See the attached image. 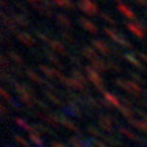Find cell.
<instances>
[{"mask_svg":"<svg viewBox=\"0 0 147 147\" xmlns=\"http://www.w3.org/2000/svg\"><path fill=\"white\" fill-rule=\"evenodd\" d=\"M78 8L82 12H84V14H87L90 16H95L98 14H101L100 7H98V4L95 3L94 0H79Z\"/></svg>","mask_w":147,"mask_h":147,"instance_id":"cell-3","label":"cell"},{"mask_svg":"<svg viewBox=\"0 0 147 147\" xmlns=\"http://www.w3.org/2000/svg\"><path fill=\"white\" fill-rule=\"evenodd\" d=\"M1 21H3V26L8 30V33H18V29H16L15 21L11 18V15H7L4 10H1Z\"/></svg>","mask_w":147,"mask_h":147,"instance_id":"cell-6","label":"cell"},{"mask_svg":"<svg viewBox=\"0 0 147 147\" xmlns=\"http://www.w3.org/2000/svg\"><path fill=\"white\" fill-rule=\"evenodd\" d=\"M115 1H117L119 4H120V3H123V0H115Z\"/></svg>","mask_w":147,"mask_h":147,"instance_id":"cell-61","label":"cell"},{"mask_svg":"<svg viewBox=\"0 0 147 147\" xmlns=\"http://www.w3.org/2000/svg\"><path fill=\"white\" fill-rule=\"evenodd\" d=\"M102 139H104V142H105L108 146H110V147H123L124 146V144L121 143V140H119V139L115 138L113 135H104Z\"/></svg>","mask_w":147,"mask_h":147,"instance_id":"cell-26","label":"cell"},{"mask_svg":"<svg viewBox=\"0 0 147 147\" xmlns=\"http://www.w3.org/2000/svg\"><path fill=\"white\" fill-rule=\"evenodd\" d=\"M51 147H67V146H65V144H63V143H60V142H52Z\"/></svg>","mask_w":147,"mask_h":147,"instance_id":"cell-57","label":"cell"},{"mask_svg":"<svg viewBox=\"0 0 147 147\" xmlns=\"http://www.w3.org/2000/svg\"><path fill=\"white\" fill-rule=\"evenodd\" d=\"M14 140L22 147H30V142H27L26 139L22 138L21 135H14Z\"/></svg>","mask_w":147,"mask_h":147,"instance_id":"cell-44","label":"cell"},{"mask_svg":"<svg viewBox=\"0 0 147 147\" xmlns=\"http://www.w3.org/2000/svg\"><path fill=\"white\" fill-rule=\"evenodd\" d=\"M68 140L72 147H84V140L80 136H71Z\"/></svg>","mask_w":147,"mask_h":147,"instance_id":"cell-40","label":"cell"},{"mask_svg":"<svg viewBox=\"0 0 147 147\" xmlns=\"http://www.w3.org/2000/svg\"><path fill=\"white\" fill-rule=\"evenodd\" d=\"M33 7H34V10H36V11H38L40 14H42V15L48 16V18H52V16H53L52 8H49V7H45V5H42L41 3H40V4L34 3V4H33Z\"/></svg>","mask_w":147,"mask_h":147,"instance_id":"cell-30","label":"cell"},{"mask_svg":"<svg viewBox=\"0 0 147 147\" xmlns=\"http://www.w3.org/2000/svg\"><path fill=\"white\" fill-rule=\"evenodd\" d=\"M11 18L15 21V23L18 26H22V27H27L29 26V21H27V18L23 14H16V12H11L10 14Z\"/></svg>","mask_w":147,"mask_h":147,"instance_id":"cell-22","label":"cell"},{"mask_svg":"<svg viewBox=\"0 0 147 147\" xmlns=\"http://www.w3.org/2000/svg\"><path fill=\"white\" fill-rule=\"evenodd\" d=\"M90 142L94 144V147H110V146H108L105 142H101V140L95 139V138H90Z\"/></svg>","mask_w":147,"mask_h":147,"instance_id":"cell-49","label":"cell"},{"mask_svg":"<svg viewBox=\"0 0 147 147\" xmlns=\"http://www.w3.org/2000/svg\"><path fill=\"white\" fill-rule=\"evenodd\" d=\"M37 36H38V38L41 40V41L44 42H47V44H49V42L52 41V38L48 36V34H45V33H42V32H37Z\"/></svg>","mask_w":147,"mask_h":147,"instance_id":"cell-47","label":"cell"},{"mask_svg":"<svg viewBox=\"0 0 147 147\" xmlns=\"http://www.w3.org/2000/svg\"><path fill=\"white\" fill-rule=\"evenodd\" d=\"M40 71H41L48 79H55L56 78V68H51L45 64H40Z\"/></svg>","mask_w":147,"mask_h":147,"instance_id":"cell-31","label":"cell"},{"mask_svg":"<svg viewBox=\"0 0 147 147\" xmlns=\"http://www.w3.org/2000/svg\"><path fill=\"white\" fill-rule=\"evenodd\" d=\"M146 95H147V93H146ZM144 108H147V101H144Z\"/></svg>","mask_w":147,"mask_h":147,"instance_id":"cell-62","label":"cell"},{"mask_svg":"<svg viewBox=\"0 0 147 147\" xmlns=\"http://www.w3.org/2000/svg\"><path fill=\"white\" fill-rule=\"evenodd\" d=\"M29 139H30V142H33V144L37 147H45V142H44V139L41 138V135L38 134V132L33 131L29 134Z\"/></svg>","mask_w":147,"mask_h":147,"instance_id":"cell-21","label":"cell"},{"mask_svg":"<svg viewBox=\"0 0 147 147\" xmlns=\"http://www.w3.org/2000/svg\"><path fill=\"white\" fill-rule=\"evenodd\" d=\"M11 72L14 74V75H16V76H25V74H23V71H22V67H18V65H12Z\"/></svg>","mask_w":147,"mask_h":147,"instance_id":"cell-48","label":"cell"},{"mask_svg":"<svg viewBox=\"0 0 147 147\" xmlns=\"http://www.w3.org/2000/svg\"><path fill=\"white\" fill-rule=\"evenodd\" d=\"M60 36H61V38H63L64 41L67 42V44H71V45H74L75 44V37L71 34V33H68V32H65V29H63L61 32H60Z\"/></svg>","mask_w":147,"mask_h":147,"instance_id":"cell-39","label":"cell"},{"mask_svg":"<svg viewBox=\"0 0 147 147\" xmlns=\"http://www.w3.org/2000/svg\"><path fill=\"white\" fill-rule=\"evenodd\" d=\"M78 21H79V23H80V26L83 27L84 30H87L90 34H98V26H97V25H94L91 21H89L87 18L80 16Z\"/></svg>","mask_w":147,"mask_h":147,"instance_id":"cell-12","label":"cell"},{"mask_svg":"<svg viewBox=\"0 0 147 147\" xmlns=\"http://www.w3.org/2000/svg\"><path fill=\"white\" fill-rule=\"evenodd\" d=\"M135 1L140 5H147V0H135Z\"/></svg>","mask_w":147,"mask_h":147,"instance_id":"cell-58","label":"cell"},{"mask_svg":"<svg viewBox=\"0 0 147 147\" xmlns=\"http://www.w3.org/2000/svg\"><path fill=\"white\" fill-rule=\"evenodd\" d=\"M42 52L45 53L47 59L49 60V61H51V63L56 65V68H59V69H63V68H64V65L61 64V61L59 60V57L56 56V55H55V52H53V51L48 49V48H44V49H42Z\"/></svg>","mask_w":147,"mask_h":147,"instance_id":"cell-13","label":"cell"},{"mask_svg":"<svg viewBox=\"0 0 147 147\" xmlns=\"http://www.w3.org/2000/svg\"><path fill=\"white\" fill-rule=\"evenodd\" d=\"M93 47L97 52L102 55V56H109L113 53V49H112V45H109L108 42H105L104 40H93L91 41Z\"/></svg>","mask_w":147,"mask_h":147,"instance_id":"cell-5","label":"cell"},{"mask_svg":"<svg viewBox=\"0 0 147 147\" xmlns=\"http://www.w3.org/2000/svg\"><path fill=\"white\" fill-rule=\"evenodd\" d=\"M44 95L56 106H63V101L60 100V97H59L57 94H55V93H52V91H49V90L45 89L44 90Z\"/></svg>","mask_w":147,"mask_h":147,"instance_id":"cell-24","label":"cell"},{"mask_svg":"<svg viewBox=\"0 0 147 147\" xmlns=\"http://www.w3.org/2000/svg\"><path fill=\"white\" fill-rule=\"evenodd\" d=\"M7 112H8V109L5 108L4 102H1V104H0V113H1V116H5L7 115Z\"/></svg>","mask_w":147,"mask_h":147,"instance_id":"cell-56","label":"cell"},{"mask_svg":"<svg viewBox=\"0 0 147 147\" xmlns=\"http://www.w3.org/2000/svg\"><path fill=\"white\" fill-rule=\"evenodd\" d=\"M124 59H125L128 63L131 64L132 67H135L136 69H139V71H143V72H147V68L144 67V64L138 59L136 55H132V53H125L124 55Z\"/></svg>","mask_w":147,"mask_h":147,"instance_id":"cell-7","label":"cell"},{"mask_svg":"<svg viewBox=\"0 0 147 147\" xmlns=\"http://www.w3.org/2000/svg\"><path fill=\"white\" fill-rule=\"evenodd\" d=\"M113 82H115V84L117 86V87H119V89L124 90V91H127V93H128V90H129V86H128V80H127V79L116 78Z\"/></svg>","mask_w":147,"mask_h":147,"instance_id":"cell-35","label":"cell"},{"mask_svg":"<svg viewBox=\"0 0 147 147\" xmlns=\"http://www.w3.org/2000/svg\"><path fill=\"white\" fill-rule=\"evenodd\" d=\"M100 15H101V18H102V19H104V21H105V22H108L109 25H113V26H115V25H116L115 18H113V16H112V15H109L108 12H101Z\"/></svg>","mask_w":147,"mask_h":147,"instance_id":"cell-45","label":"cell"},{"mask_svg":"<svg viewBox=\"0 0 147 147\" xmlns=\"http://www.w3.org/2000/svg\"><path fill=\"white\" fill-rule=\"evenodd\" d=\"M0 76H1V80H3L4 83H8V84H11V86H15V84L18 83L11 74H7V71H1V75H0Z\"/></svg>","mask_w":147,"mask_h":147,"instance_id":"cell-34","label":"cell"},{"mask_svg":"<svg viewBox=\"0 0 147 147\" xmlns=\"http://www.w3.org/2000/svg\"><path fill=\"white\" fill-rule=\"evenodd\" d=\"M146 15H147V11H146Z\"/></svg>","mask_w":147,"mask_h":147,"instance_id":"cell-63","label":"cell"},{"mask_svg":"<svg viewBox=\"0 0 147 147\" xmlns=\"http://www.w3.org/2000/svg\"><path fill=\"white\" fill-rule=\"evenodd\" d=\"M0 94L3 95V98H4V101H7V102H8L10 105L12 104V102H14V98H12L10 93H8V91L5 90L4 86H3V87H0Z\"/></svg>","mask_w":147,"mask_h":147,"instance_id":"cell-43","label":"cell"},{"mask_svg":"<svg viewBox=\"0 0 147 147\" xmlns=\"http://www.w3.org/2000/svg\"><path fill=\"white\" fill-rule=\"evenodd\" d=\"M106 64H108V68L112 69V71H115V72H117V74H121L123 71H124V69H123V67H121L117 61H115V60H108V61H106Z\"/></svg>","mask_w":147,"mask_h":147,"instance_id":"cell-36","label":"cell"},{"mask_svg":"<svg viewBox=\"0 0 147 147\" xmlns=\"http://www.w3.org/2000/svg\"><path fill=\"white\" fill-rule=\"evenodd\" d=\"M71 78L76 79L78 82H80V83H83V84H89V82H90L89 78H87L82 71H79V69H76V68L72 69V72H71Z\"/></svg>","mask_w":147,"mask_h":147,"instance_id":"cell-25","label":"cell"},{"mask_svg":"<svg viewBox=\"0 0 147 147\" xmlns=\"http://www.w3.org/2000/svg\"><path fill=\"white\" fill-rule=\"evenodd\" d=\"M117 10L120 11L123 15H125L127 18H129V19H135V12L131 10V7H129V5L124 4V3H120V4L117 5Z\"/></svg>","mask_w":147,"mask_h":147,"instance_id":"cell-27","label":"cell"},{"mask_svg":"<svg viewBox=\"0 0 147 147\" xmlns=\"http://www.w3.org/2000/svg\"><path fill=\"white\" fill-rule=\"evenodd\" d=\"M56 5H60L63 8H67V10H74L75 8V4H74L71 0H52Z\"/></svg>","mask_w":147,"mask_h":147,"instance_id":"cell-33","label":"cell"},{"mask_svg":"<svg viewBox=\"0 0 147 147\" xmlns=\"http://www.w3.org/2000/svg\"><path fill=\"white\" fill-rule=\"evenodd\" d=\"M49 47H51V49H52L55 53H59V55H61V56H69L68 49L65 47V44H63V42L59 41V40H52V41L49 42Z\"/></svg>","mask_w":147,"mask_h":147,"instance_id":"cell-8","label":"cell"},{"mask_svg":"<svg viewBox=\"0 0 147 147\" xmlns=\"http://www.w3.org/2000/svg\"><path fill=\"white\" fill-rule=\"evenodd\" d=\"M83 69L84 72H86V75H87V78H89V80L91 82V83L94 84V87L98 91H101V93H104L105 94L106 93V89H105V84H104V79H102V76H101V74L98 72V71H95L91 65H83Z\"/></svg>","mask_w":147,"mask_h":147,"instance_id":"cell-1","label":"cell"},{"mask_svg":"<svg viewBox=\"0 0 147 147\" xmlns=\"http://www.w3.org/2000/svg\"><path fill=\"white\" fill-rule=\"evenodd\" d=\"M59 117H60V121H61V125L63 127H65L67 129H69V131H72V132H75L76 135H82V131L79 129V127L74 123V121H71L68 119V117H65L64 115H59Z\"/></svg>","mask_w":147,"mask_h":147,"instance_id":"cell-10","label":"cell"},{"mask_svg":"<svg viewBox=\"0 0 147 147\" xmlns=\"http://www.w3.org/2000/svg\"><path fill=\"white\" fill-rule=\"evenodd\" d=\"M138 56V59L142 61V63H144V64H147V53H144V52H136L135 53Z\"/></svg>","mask_w":147,"mask_h":147,"instance_id":"cell-51","label":"cell"},{"mask_svg":"<svg viewBox=\"0 0 147 147\" xmlns=\"http://www.w3.org/2000/svg\"><path fill=\"white\" fill-rule=\"evenodd\" d=\"M86 131H87V134H90V135H93V136H95V138H102L104 136V134L94 125H87Z\"/></svg>","mask_w":147,"mask_h":147,"instance_id":"cell-41","label":"cell"},{"mask_svg":"<svg viewBox=\"0 0 147 147\" xmlns=\"http://www.w3.org/2000/svg\"><path fill=\"white\" fill-rule=\"evenodd\" d=\"M91 67L95 69V71H98L100 74H104L108 71V64L106 61H104L102 59H98V60H94V61H91Z\"/></svg>","mask_w":147,"mask_h":147,"instance_id":"cell-23","label":"cell"},{"mask_svg":"<svg viewBox=\"0 0 147 147\" xmlns=\"http://www.w3.org/2000/svg\"><path fill=\"white\" fill-rule=\"evenodd\" d=\"M32 129L38 132L40 135H42V134H45V135H53V132L51 131L47 125L41 124V123H34V124H32Z\"/></svg>","mask_w":147,"mask_h":147,"instance_id":"cell-28","label":"cell"},{"mask_svg":"<svg viewBox=\"0 0 147 147\" xmlns=\"http://www.w3.org/2000/svg\"><path fill=\"white\" fill-rule=\"evenodd\" d=\"M120 113L124 117L127 119V121H129V120H135V109H132V108H128V106L125 105H121L120 109Z\"/></svg>","mask_w":147,"mask_h":147,"instance_id":"cell-29","label":"cell"},{"mask_svg":"<svg viewBox=\"0 0 147 147\" xmlns=\"http://www.w3.org/2000/svg\"><path fill=\"white\" fill-rule=\"evenodd\" d=\"M98 123H100L101 128L105 132H108V135H113V134H115V124L117 127L121 125L116 117L109 116V115H104V113H100V115H98Z\"/></svg>","mask_w":147,"mask_h":147,"instance_id":"cell-2","label":"cell"},{"mask_svg":"<svg viewBox=\"0 0 147 147\" xmlns=\"http://www.w3.org/2000/svg\"><path fill=\"white\" fill-rule=\"evenodd\" d=\"M104 33H105L106 36L109 37L112 41L115 42L116 45H120L121 40L124 38V36L121 34V33H119L117 30H115V29H109V27H104Z\"/></svg>","mask_w":147,"mask_h":147,"instance_id":"cell-14","label":"cell"},{"mask_svg":"<svg viewBox=\"0 0 147 147\" xmlns=\"http://www.w3.org/2000/svg\"><path fill=\"white\" fill-rule=\"evenodd\" d=\"M4 147H15V146H12V144H5Z\"/></svg>","mask_w":147,"mask_h":147,"instance_id":"cell-60","label":"cell"},{"mask_svg":"<svg viewBox=\"0 0 147 147\" xmlns=\"http://www.w3.org/2000/svg\"><path fill=\"white\" fill-rule=\"evenodd\" d=\"M37 106H38L41 110H49V105H48L47 102L41 101V100H37Z\"/></svg>","mask_w":147,"mask_h":147,"instance_id":"cell-52","label":"cell"},{"mask_svg":"<svg viewBox=\"0 0 147 147\" xmlns=\"http://www.w3.org/2000/svg\"><path fill=\"white\" fill-rule=\"evenodd\" d=\"M15 5L18 7V8H19V11H22V14H23V15H25V14L27 12V8L23 4H22L21 1H15Z\"/></svg>","mask_w":147,"mask_h":147,"instance_id":"cell-55","label":"cell"},{"mask_svg":"<svg viewBox=\"0 0 147 147\" xmlns=\"http://www.w3.org/2000/svg\"><path fill=\"white\" fill-rule=\"evenodd\" d=\"M68 57H69V60H71V63L72 64H78V65H82V67H83V64H82V61L79 60L78 56H72V55H69Z\"/></svg>","mask_w":147,"mask_h":147,"instance_id":"cell-53","label":"cell"},{"mask_svg":"<svg viewBox=\"0 0 147 147\" xmlns=\"http://www.w3.org/2000/svg\"><path fill=\"white\" fill-rule=\"evenodd\" d=\"M26 75L30 79H32L34 83H37V84H42V86H47V87H49V86L52 84L51 82H49V80L41 78V76H40V75L36 72V71H33L32 68H26Z\"/></svg>","mask_w":147,"mask_h":147,"instance_id":"cell-11","label":"cell"},{"mask_svg":"<svg viewBox=\"0 0 147 147\" xmlns=\"http://www.w3.org/2000/svg\"><path fill=\"white\" fill-rule=\"evenodd\" d=\"M82 55H83L86 59H89L90 61H94V60L101 59L100 55H98V52H97L95 49H93V48H90V47H83L82 48Z\"/></svg>","mask_w":147,"mask_h":147,"instance_id":"cell-17","label":"cell"},{"mask_svg":"<svg viewBox=\"0 0 147 147\" xmlns=\"http://www.w3.org/2000/svg\"><path fill=\"white\" fill-rule=\"evenodd\" d=\"M7 55H8L10 61H12L15 65H18V67H23V65H25V60H23V57H22L19 53H16L15 51H8Z\"/></svg>","mask_w":147,"mask_h":147,"instance_id":"cell-20","label":"cell"},{"mask_svg":"<svg viewBox=\"0 0 147 147\" xmlns=\"http://www.w3.org/2000/svg\"><path fill=\"white\" fill-rule=\"evenodd\" d=\"M0 64H1V71H8V72H11L12 65H11V61H8V59H7L5 55H1V57H0Z\"/></svg>","mask_w":147,"mask_h":147,"instance_id":"cell-38","label":"cell"},{"mask_svg":"<svg viewBox=\"0 0 147 147\" xmlns=\"http://www.w3.org/2000/svg\"><path fill=\"white\" fill-rule=\"evenodd\" d=\"M29 1H30L32 4H34V3H37V1H41V0H29Z\"/></svg>","mask_w":147,"mask_h":147,"instance_id":"cell-59","label":"cell"},{"mask_svg":"<svg viewBox=\"0 0 147 147\" xmlns=\"http://www.w3.org/2000/svg\"><path fill=\"white\" fill-rule=\"evenodd\" d=\"M15 123L19 127H21L23 131H26L27 134H30V132H32V125H30V124H27L26 120H23V119H21V117H16V119H15Z\"/></svg>","mask_w":147,"mask_h":147,"instance_id":"cell-37","label":"cell"},{"mask_svg":"<svg viewBox=\"0 0 147 147\" xmlns=\"http://www.w3.org/2000/svg\"><path fill=\"white\" fill-rule=\"evenodd\" d=\"M63 110L72 117H82V109L76 104H67V106H64Z\"/></svg>","mask_w":147,"mask_h":147,"instance_id":"cell-18","label":"cell"},{"mask_svg":"<svg viewBox=\"0 0 147 147\" xmlns=\"http://www.w3.org/2000/svg\"><path fill=\"white\" fill-rule=\"evenodd\" d=\"M16 38H18L22 44H25L26 47H33V45H36V38H33V36H30L29 33L18 32L16 33Z\"/></svg>","mask_w":147,"mask_h":147,"instance_id":"cell-16","label":"cell"},{"mask_svg":"<svg viewBox=\"0 0 147 147\" xmlns=\"http://www.w3.org/2000/svg\"><path fill=\"white\" fill-rule=\"evenodd\" d=\"M112 49H113V55H115L116 57H123L124 59V55H125V53H123L120 51V49H119V48H117V45H113V47H112Z\"/></svg>","mask_w":147,"mask_h":147,"instance_id":"cell-50","label":"cell"},{"mask_svg":"<svg viewBox=\"0 0 147 147\" xmlns=\"http://www.w3.org/2000/svg\"><path fill=\"white\" fill-rule=\"evenodd\" d=\"M128 75L131 76V79L134 80V82H136V83H139V84H143V78L139 75L138 72H134V71H129L128 72Z\"/></svg>","mask_w":147,"mask_h":147,"instance_id":"cell-46","label":"cell"},{"mask_svg":"<svg viewBox=\"0 0 147 147\" xmlns=\"http://www.w3.org/2000/svg\"><path fill=\"white\" fill-rule=\"evenodd\" d=\"M125 26H127V29H128V30H129V32H131L135 37L140 38V40L146 38L147 27H146V25H144V22H143V21H138L136 23H132V22H127Z\"/></svg>","mask_w":147,"mask_h":147,"instance_id":"cell-4","label":"cell"},{"mask_svg":"<svg viewBox=\"0 0 147 147\" xmlns=\"http://www.w3.org/2000/svg\"><path fill=\"white\" fill-rule=\"evenodd\" d=\"M104 100L106 101V104H108L112 109H113V108H116V109H120L121 105H123L120 97H117L116 94H112V93H108V91L104 94Z\"/></svg>","mask_w":147,"mask_h":147,"instance_id":"cell-9","label":"cell"},{"mask_svg":"<svg viewBox=\"0 0 147 147\" xmlns=\"http://www.w3.org/2000/svg\"><path fill=\"white\" fill-rule=\"evenodd\" d=\"M15 91L18 93V95H26V94H34V90L33 87H30L26 83H16L14 86Z\"/></svg>","mask_w":147,"mask_h":147,"instance_id":"cell-19","label":"cell"},{"mask_svg":"<svg viewBox=\"0 0 147 147\" xmlns=\"http://www.w3.org/2000/svg\"><path fill=\"white\" fill-rule=\"evenodd\" d=\"M56 21H57L59 25H61L63 27H67V29H69V27L72 26V23H71V21H69L68 16H65L64 14H56Z\"/></svg>","mask_w":147,"mask_h":147,"instance_id":"cell-32","label":"cell"},{"mask_svg":"<svg viewBox=\"0 0 147 147\" xmlns=\"http://www.w3.org/2000/svg\"><path fill=\"white\" fill-rule=\"evenodd\" d=\"M44 121L48 123V124H51L53 128H56L59 129L60 127H61V121H60V117L59 115H55V113H47V115H44Z\"/></svg>","mask_w":147,"mask_h":147,"instance_id":"cell-15","label":"cell"},{"mask_svg":"<svg viewBox=\"0 0 147 147\" xmlns=\"http://www.w3.org/2000/svg\"><path fill=\"white\" fill-rule=\"evenodd\" d=\"M134 128H136V129H139V131L144 132V134H147V123L144 120H136L135 121V125H134Z\"/></svg>","mask_w":147,"mask_h":147,"instance_id":"cell-42","label":"cell"},{"mask_svg":"<svg viewBox=\"0 0 147 147\" xmlns=\"http://www.w3.org/2000/svg\"><path fill=\"white\" fill-rule=\"evenodd\" d=\"M135 113H136L138 116H140L143 120H144V121L147 123V113L144 112V110H142V109H135Z\"/></svg>","mask_w":147,"mask_h":147,"instance_id":"cell-54","label":"cell"}]
</instances>
